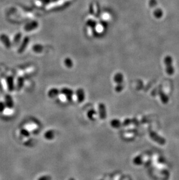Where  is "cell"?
Here are the masks:
<instances>
[{
    "instance_id": "30bf717a",
    "label": "cell",
    "mask_w": 179,
    "mask_h": 180,
    "mask_svg": "<svg viewBox=\"0 0 179 180\" xmlns=\"http://www.w3.org/2000/svg\"><path fill=\"white\" fill-rule=\"evenodd\" d=\"M8 85L9 90H12L13 89V81L12 77H9L8 78Z\"/></svg>"
},
{
    "instance_id": "52a82bcc",
    "label": "cell",
    "mask_w": 179,
    "mask_h": 180,
    "mask_svg": "<svg viewBox=\"0 0 179 180\" xmlns=\"http://www.w3.org/2000/svg\"><path fill=\"white\" fill-rule=\"evenodd\" d=\"M59 93H60V91L58 89H57L56 88H53V89H51L49 90V91L48 93V96L49 98H55L57 96H58Z\"/></svg>"
},
{
    "instance_id": "7c38bea8",
    "label": "cell",
    "mask_w": 179,
    "mask_h": 180,
    "mask_svg": "<svg viewBox=\"0 0 179 180\" xmlns=\"http://www.w3.org/2000/svg\"><path fill=\"white\" fill-rule=\"evenodd\" d=\"M133 163L135 165H140L142 164V158L140 156H137L133 159Z\"/></svg>"
},
{
    "instance_id": "d6986e66",
    "label": "cell",
    "mask_w": 179,
    "mask_h": 180,
    "mask_svg": "<svg viewBox=\"0 0 179 180\" xmlns=\"http://www.w3.org/2000/svg\"><path fill=\"white\" fill-rule=\"evenodd\" d=\"M123 90V86L121 85H117L116 88H115V90L116 92H120L121 90Z\"/></svg>"
},
{
    "instance_id": "8fae6325",
    "label": "cell",
    "mask_w": 179,
    "mask_h": 180,
    "mask_svg": "<svg viewBox=\"0 0 179 180\" xmlns=\"http://www.w3.org/2000/svg\"><path fill=\"white\" fill-rule=\"evenodd\" d=\"M21 34L20 33H17L16 34V36H15L14 38H13V43L14 44H18L20 41V39H21Z\"/></svg>"
},
{
    "instance_id": "277c9868",
    "label": "cell",
    "mask_w": 179,
    "mask_h": 180,
    "mask_svg": "<svg viewBox=\"0 0 179 180\" xmlns=\"http://www.w3.org/2000/svg\"><path fill=\"white\" fill-rule=\"evenodd\" d=\"M76 96L78 102L80 103H82L85 99V93L83 89H78L76 91Z\"/></svg>"
},
{
    "instance_id": "5bb4252c",
    "label": "cell",
    "mask_w": 179,
    "mask_h": 180,
    "mask_svg": "<svg viewBox=\"0 0 179 180\" xmlns=\"http://www.w3.org/2000/svg\"><path fill=\"white\" fill-rule=\"evenodd\" d=\"M20 133L22 136H23L24 137H28V136H30V132L25 129H22L20 130Z\"/></svg>"
},
{
    "instance_id": "6da1fadb",
    "label": "cell",
    "mask_w": 179,
    "mask_h": 180,
    "mask_svg": "<svg viewBox=\"0 0 179 180\" xmlns=\"http://www.w3.org/2000/svg\"><path fill=\"white\" fill-rule=\"evenodd\" d=\"M98 114L99 118L101 119H105L106 118V106L103 103H99L98 105Z\"/></svg>"
},
{
    "instance_id": "ac0fdd59",
    "label": "cell",
    "mask_w": 179,
    "mask_h": 180,
    "mask_svg": "<svg viewBox=\"0 0 179 180\" xmlns=\"http://www.w3.org/2000/svg\"><path fill=\"white\" fill-rule=\"evenodd\" d=\"M130 123H131V120L130 119H128V118H126L123 122V125L124 126H128V125H130Z\"/></svg>"
},
{
    "instance_id": "ba28073f",
    "label": "cell",
    "mask_w": 179,
    "mask_h": 180,
    "mask_svg": "<svg viewBox=\"0 0 179 180\" xmlns=\"http://www.w3.org/2000/svg\"><path fill=\"white\" fill-rule=\"evenodd\" d=\"M110 126L113 128H119L121 126V122L119 119H113L110 121Z\"/></svg>"
},
{
    "instance_id": "9a60e30c",
    "label": "cell",
    "mask_w": 179,
    "mask_h": 180,
    "mask_svg": "<svg viewBox=\"0 0 179 180\" xmlns=\"http://www.w3.org/2000/svg\"><path fill=\"white\" fill-rule=\"evenodd\" d=\"M26 43H27V41H26V40H23V43H22V45L20 46V47L19 48V50H18V51H19V52H22L23 51V50H24V48L26 47Z\"/></svg>"
},
{
    "instance_id": "5b68a950",
    "label": "cell",
    "mask_w": 179,
    "mask_h": 180,
    "mask_svg": "<svg viewBox=\"0 0 179 180\" xmlns=\"http://www.w3.org/2000/svg\"><path fill=\"white\" fill-rule=\"evenodd\" d=\"M5 103L6 104V107L9 108H12L14 105L13 100L12 97L9 95H6L5 97Z\"/></svg>"
},
{
    "instance_id": "9c48e42d",
    "label": "cell",
    "mask_w": 179,
    "mask_h": 180,
    "mask_svg": "<svg viewBox=\"0 0 179 180\" xmlns=\"http://www.w3.org/2000/svg\"><path fill=\"white\" fill-rule=\"evenodd\" d=\"M96 114V111L94 110V109H91L87 113V117L91 119V121H94V117L95 116V115Z\"/></svg>"
},
{
    "instance_id": "e0dca14e",
    "label": "cell",
    "mask_w": 179,
    "mask_h": 180,
    "mask_svg": "<svg viewBox=\"0 0 179 180\" xmlns=\"http://www.w3.org/2000/svg\"><path fill=\"white\" fill-rule=\"evenodd\" d=\"M6 108V104L3 101H0V112H3Z\"/></svg>"
},
{
    "instance_id": "8992f818",
    "label": "cell",
    "mask_w": 179,
    "mask_h": 180,
    "mask_svg": "<svg viewBox=\"0 0 179 180\" xmlns=\"http://www.w3.org/2000/svg\"><path fill=\"white\" fill-rule=\"evenodd\" d=\"M55 132H54L53 130H52V129H49V130H46L44 133V137L46 140H52L55 137Z\"/></svg>"
},
{
    "instance_id": "7a4b0ae2",
    "label": "cell",
    "mask_w": 179,
    "mask_h": 180,
    "mask_svg": "<svg viewBox=\"0 0 179 180\" xmlns=\"http://www.w3.org/2000/svg\"><path fill=\"white\" fill-rule=\"evenodd\" d=\"M0 40L3 44V45H5L6 48H9L11 47V45H12L11 41H10V39L7 35L5 34H2L0 35Z\"/></svg>"
},
{
    "instance_id": "3957f363",
    "label": "cell",
    "mask_w": 179,
    "mask_h": 180,
    "mask_svg": "<svg viewBox=\"0 0 179 180\" xmlns=\"http://www.w3.org/2000/svg\"><path fill=\"white\" fill-rule=\"evenodd\" d=\"M60 93L66 96L67 100L71 101L72 100V96L73 94V91L72 90L68 88H63L62 89Z\"/></svg>"
},
{
    "instance_id": "4fadbf2b",
    "label": "cell",
    "mask_w": 179,
    "mask_h": 180,
    "mask_svg": "<svg viewBox=\"0 0 179 180\" xmlns=\"http://www.w3.org/2000/svg\"><path fill=\"white\" fill-rule=\"evenodd\" d=\"M114 81L118 83H120L123 81V76L121 75H117L114 77Z\"/></svg>"
},
{
    "instance_id": "2e32d148",
    "label": "cell",
    "mask_w": 179,
    "mask_h": 180,
    "mask_svg": "<svg viewBox=\"0 0 179 180\" xmlns=\"http://www.w3.org/2000/svg\"><path fill=\"white\" fill-rule=\"evenodd\" d=\"M37 180H52V178L49 175H42V176L39 177L37 179Z\"/></svg>"
},
{
    "instance_id": "ffe728a7",
    "label": "cell",
    "mask_w": 179,
    "mask_h": 180,
    "mask_svg": "<svg viewBox=\"0 0 179 180\" xmlns=\"http://www.w3.org/2000/svg\"><path fill=\"white\" fill-rule=\"evenodd\" d=\"M68 180H75V179H74V178H70Z\"/></svg>"
}]
</instances>
